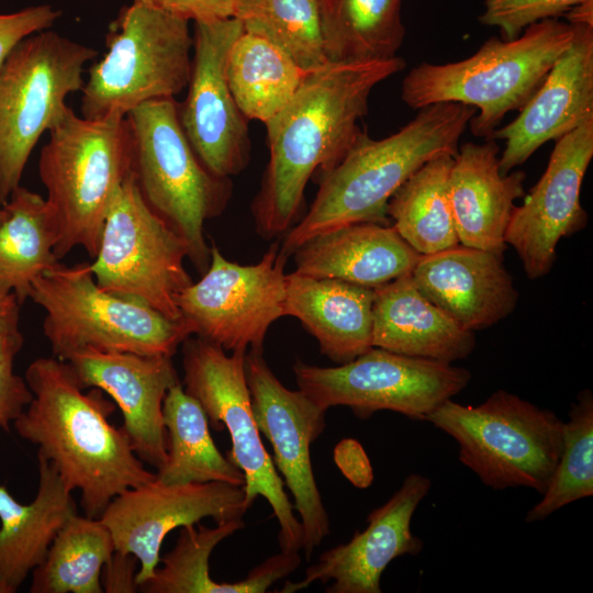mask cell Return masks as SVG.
Instances as JSON below:
<instances>
[{"mask_svg": "<svg viewBox=\"0 0 593 593\" xmlns=\"http://www.w3.org/2000/svg\"><path fill=\"white\" fill-rule=\"evenodd\" d=\"M405 67L399 56L327 63L309 71L291 101L265 123L269 161L251 203L258 235L283 237L300 220L315 171L336 166L361 132L372 89Z\"/></svg>", "mask_w": 593, "mask_h": 593, "instance_id": "obj_1", "label": "cell"}, {"mask_svg": "<svg viewBox=\"0 0 593 593\" xmlns=\"http://www.w3.org/2000/svg\"><path fill=\"white\" fill-rule=\"evenodd\" d=\"M33 399L13 423L18 435L37 446L71 492H80L88 517L99 518L124 491L152 482L122 427L108 421L114 405L99 392L85 393L70 365L38 357L25 371Z\"/></svg>", "mask_w": 593, "mask_h": 593, "instance_id": "obj_2", "label": "cell"}, {"mask_svg": "<svg viewBox=\"0 0 593 593\" xmlns=\"http://www.w3.org/2000/svg\"><path fill=\"white\" fill-rule=\"evenodd\" d=\"M475 109L457 102L424 107L396 133L373 139L360 132L339 163L320 174L310 209L282 237L289 258L311 237L356 223L391 225L392 194L424 164L441 154L456 155Z\"/></svg>", "mask_w": 593, "mask_h": 593, "instance_id": "obj_3", "label": "cell"}, {"mask_svg": "<svg viewBox=\"0 0 593 593\" xmlns=\"http://www.w3.org/2000/svg\"><path fill=\"white\" fill-rule=\"evenodd\" d=\"M573 35L572 24L545 19L513 40L488 38L466 59L422 63L404 77L402 100L415 110L440 102L470 105L477 111L472 134L488 139L508 112L532 98Z\"/></svg>", "mask_w": 593, "mask_h": 593, "instance_id": "obj_4", "label": "cell"}, {"mask_svg": "<svg viewBox=\"0 0 593 593\" xmlns=\"http://www.w3.org/2000/svg\"><path fill=\"white\" fill-rule=\"evenodd\" d=\"M133 163L127 118L90 120L70 109L49 131L38 175L57 230L58 260L78 246L96 257L107 214Z\"/></svg>", "mask_w": 593, "mask_h": 593, "instance_id": "obj_5", "label": "cell"}, {"mask_svg": "<svg viewBox=\"0 0 593 593\" xmlns=\"http://www.w3.org/2000/svg\"><path fill=\"white\" fill-rule=\"evenodd\" d=\"M189 22L138 2L123 7L109 24L105 54L89 68L81 90V116L124 119L145 102L182 92L192 63Z\"/></svg>", "mask_w": 593, "mask_h": 593, "instance_id": "obj_6", "label": "cell"}, {"mask_svg": "<svg viewBox=\"0 0 593 593\" xmlns=\"http://www.w3.org/2000/svg\"><path fill=\"white\" fill-rule=\"evenodd\" d=\"M126 118L139 191L186 242L188 258L203 275L211 261L204 223L225 211L232 195L231 178L212 174L200 160L181 126L175 98L145 102Z\"/></svg>", "mask_w": 593, "mask_h": 593, "instance_id": "obj_7", "label": "cell"}, {"mask_svg": "<svg viewBox=\"0 0 593 593\" xmlns=\"http://www.w3.org/2000/svg\"><path fill=\"white\" fill-rule=\"evenodd\" d=\"M30 298L44 312L43 333L55 357L87 349L172 357L194 335L192 324L101 289L89 264L59 261L32 284Z\"/></svg>", "mask_w": 593, "mask_h": 593, "instance_id": "obj_8", "label": "cell"}, {"mask_svg": "<svg viewBox=\"0 0 593 593\" xmlns=\"http://www.w3.org/2000/svg\"><path fill=\"white\" fill-rule=\"evenodd\" d=\"M459 446V460L493 489L542 494L562 448V421L516 394L497 390L479 405L444 401L426 418Z\"/></svg>", "mask_w": 593, "mask_h": 593, "instance_id": "obj_9", "label": "cell"}, {"mask_svg": "<svg viewBox=\"0 0 593 593\" xmlns=\"http://www.w3.org/2000/svg\"><path fill=\"white\" fill-rule=\"evenodd\" d=\"M98 52L49 29L22 40L0 67V205L21 184L41 136L71 109L87 63Z\"/></svg>", "mask_w": 593, "mask_h": 593, "instance_id": "obj_10", "label": "cell"}, {"mask_svg": "<svg viewBox=\"0 0 593 593\" xmlns=\"http://www.w3.org/2000/svg\"><path fill=\"white\" fill-rule=\"evenodd\" d=\"M221 346L199 336L182 343L184 391L203 407L216 430L230 433L227 458L245 477V500L250 508L258 496L271 506L279 524L280 551L302 549L303 529L284 492V483L266 450L256 424L245 372L246 350L226 354Z\"/></svg>", "mask_w": 593, "mask_h": 593, "instance_id": "obj_11", "label": "cell"}, {"mask_svg": "<svg viewBox=\"0 0 593 593\" xmlns=\"http://www.w3.org/2000/svg\"><path fill=\"white\" fill-rule=\"evenodd\" d=\"M186 258V242L149 208L132 171L111 204L98 254L89 264L97 284L180 321L177 298L193 282Z\"/></svg>", "mask_w": 593, "mask_h": 593, "instance_id": "obj_12", "label": "cell"}, {"mask_svg": "<svg viewBox=\"0 0 593 593\" xmlns=\"http://www.w3.org/2000/svg\"><path fill=\"white\" fill-rule=\"evenodd\" d=\"M292 369L299 390L316 404L325 410L347 406L363 419L387 410L425 421L471 380L470 371L465 368L379 347H371L337 367H318L298 360Z\"/></svg>", "mask_w": 593, "mask_h": 593, "instance_id": "obj_13", "label": "cell"}, {"mask_svg": "<svg viewBox=\"0 0 593 593\" xmlns=\"http://www.w3.org/2000/svg\"><path fill=\"white\" fill-rule=\"evenodd\" d=\"M287 259L275 242L257 264L239 265L213 243L209 268L177 298L181 316L225 351L264 349L270 325L286 315Z\"/></svg>", "mask_w": 593, "mask_h": 593, "instance_id": "obj_14", "label": "cell"}, {"mask_svg": "<svg viewBox=\"0 0 593 593\" xmlns=\"http://www.w3.org/2000/svg\"><path fill=\"white\" fill-rule=\"evenodd\" d=\"M245 372L253 414L273 450V463L294 499L307 560L331 533L328 514L317 488L311 444L325 429L326 411L301 390L287 389L269 368L264 349H250Z\"/></svg>", "mask_w": 593, "mask_h": 593, "instance_id": "obj_15", "label": "cell"}, {"mask_svg": "<svg viewBox=\"0 0 593 593\" xmlns=\"http://www.w3.org/2000/svg\"><path fill=\"white\" fill-rule=\"evenodd\" d=\"M243 32L235 18L195 21L188 93L178 103L184 134L203 165L224 178L249 163L248 119L237 107L226 79L231 46Z\"/></svg>", "mask_w": 593, "mask_h": 593, "instance_id": "obj_16", "label": "cell"}, {"mask_svg": "<svg viewBox=\"0 0 593 593\" xmlns=\"http://www.w3.org/2000/svg\"><path fill=\"white\" fill-rule=\"evenodd\" d=\"M249 510L243 486L224 482L165 484L156 479L115 496L99 517L115 551L134 555L137 585L160 561V547L174 529L211 517L216 524L243 518Z\"/></svg>", "mask_w": 593, "mask_h": 593, "instance_id": "obj_17", "label": "cell"}, {"mask_svg": "<svg viewBox=\"0 0 593 593\" xmlns=\"http://www.w3.org/2000/svg\"><path fill=\"white\" fill-rule=\"evenodd\" d=\"M593 157V119L556 141L538 182L515 206L505 233L528 279L551 270L561 238L582 231L589 222L580 198Z\"/></svg>", "mask_w": 593, "mask_h": 593, "instance_id": "obj_18", "label": "cell"}, {"mask_svg": "<svg viewBox=\"0 0 593 593\" xmlns=\"http://www.w3.org/2000/svg\"><path fill=\"white\" fill-rule=\"evenodd\" d=\"M430 480L410 473L400 489L367 516V527L353 538L324 551L299 582L287 581L281 593L306 589L314 582L333 584L327 593H380L383 571L395 558L416 556L423 541L411 530L413 514L428 494Z\"/></svg>", "mask_w": 593, "mask_h": 593, "instance_id": "obj_19", "label": "cell"}, {"mask_svg": "<svg viewBox=\"0 0 593 593\" xmlns=\"http://www.w3.org/2000/svg\"><path fill=\"white\" fill-rule=\"evenodd\" d=\"M65 361L82 389L96 388L113 399L134 452L159 469L167 457L163 403L168 390L180 382L172 357L87 349Z\"/></svg>", "mask_w": 593, "mask_h": 593, "instance_id": "obj_20", "label": "cell"}, {"mask_svg": "<svg viewBox=\"0 0 593 593\" xmlns=\"http://www.w3.org/2000/svg\"><path fill=\"white\" fill-rule=\"evenodd\" d=\"M572 43L508 124L488 139H503L502 175L523 165L540 146L593 119V26L572 24Z\"/></svg>", "mask_w": 593, "mask_h": 593, "instance_id": "obj_21", "label": "cell"}, {"mask_svg": "<svg viewBox=\"0 0 593 593\" xmlns=\"http://www.w3.org/2000/svg\"><path fill=\"white\" fill-rule=\"evenodd\" d=\"M411 276L432 303L471 332L507 317L519 299L503 255L461 244L421 255Z\"/></svg>", "mask_w": 593, "mask_h": 593, "instance_id": "obj_22", "label": "cell"}, {"mask_svg": "<svg viewBox=\"0 0 593 593\" xmlns=\"http://www.w3.org/2000/svg\"><path fill=\"white\" fill-rule=\"evenodd\" d=\"M494 139L462 144L454 156L447 193L459 243L503 255L515 200L525 195L526 174L502 175Z\"/></svg>", "mask_w": 593, "mask_h": 593, "instance_id": "obj_23", "label": "cell"}, {"mask_svg": "<svg viewBox=\"0 0 593 593\" xmlns=\"http://www.w3.org/2000/svg\"><path fill=\"white\" fill-rule=\"evenodd\" d=\"M293 272L377 288L409 275L421 254L392 225L356 223L317 234L293 251Z\"/></svg>", "mask_w": 593, "mask_h": 593, "instance_id": "obj_24", "label": "cell"}, {"mask_svg": "<svg viewBox=\"0 0 593 593\" xmlns=\"http://www.w3.org/2000/svg\"><path fill=\"white\" fill-rule=\"evenodd\" d=\"M373 290V347L449 363L474 350V332L463 328L432 303L417 289L411 273Z\"/></svg>", "mask_w": 593, "mask_h": 593, "instance_id": "obj_25", "label": "cell"}, {"mask_svg": "<svg viewBox=\"0 0 593 593\" xmlns=\"http://www.w3.org/2000/svg\"><path fill=\"white\" fill-rule=\"evenodd\" d=\"M372 288L338 279L286 276V315L298 318L338 365L372 346Z\"/></svg>", "mask_w": 593, "mask_h": 593, "instance_id": "obj_26", "label": "cell"}, {"mask_svg": "<svg viewBox=\"0 0 593 593\" xmlns=\"http://www.w3.org/2000/svg\"><path fill=\"white\" fill-rule=\"evenodd\" d=\"M38 486L22 504L0 484V593H15L40 566L65 523L77 514L71 491L55 468L37 456Z\"/></svg>", "mask_w": 593, "mask_h": 593, "instance_id": "obj_27", "label": "cell"}, {"mask_svg": "<svg viewBox=\"0 0 593 593\" xmlns=\"http://www.w3.org/2000/svg\"><path fill=\"white\" fill-rule=\"evenodd\" d=\"M245 527L243 518L206 527L201 523L180 527L175 547L160 561L154 574L137 585L144 593H265L301 563L296 551H280L249 571L235 583H217L210 577L213 549Z\"/></svg>", "mask_w": 593, "mask_h": 593, "instance_id": "obj_28", "label": "cell"}, {"mask_svg": "<svg viewBox=\"0 0 593 593\" xmlns=\"http://www.w3.org/2000/svg\"><path fill=\"white\" fill-rule=\"evenodd\" d=\"M163 418L167 457L155 472L157 481L165 484L217 481L244 485L242 470L214 444L203 407L180 382L172 385L165 396Z\"/></svg>", "mask_w": 593, "mask_h": 593, "instance_id": "obj_29", "label": "cell"}, {"mask_svg": "<svg viewBox=\"0 0 593 593\" xmlns=\"http://www.w3.org/2000/svg\"><path fill=\"white\" fill-rule=\"evenodd\" d=\"M1 206L0 291L14 293L22 304L33 282L59 261L54 253L57 230L46 200L25 187Z\"/></svg>", "mask_w": 593, "mask_h": 593, "instance_id": "obj_30", "label": "cell"}, {"mask_svg": "<svg viewBox=\"0 0 593 593\" xmlns=\"http://www.w3.org/2000/svg\"><path fill=\"white\" fill-rule=\"evenodd\" d=\"M307 72L286 52L245 31L231 46L226 61L237 107L248 120L264 123L286 108Z\"/></svg>", "mask_w": 593, "mask_h": 593, "instance_id": "obj_31", "label": "cell"}, {"mask_svg": "<svg viewBox=\"0 0 593 593\" xmlns=\"http://www.w3.org/2000/svg\"><path fill=\"white\" fill-rule=\"evenodd\" d=\"M403 0H320L328 63H362L396 56L405 27Z\"/></svg>", "mask_w": 593, "mask_h": 593, "instance_id": "obj_32", "label": "cell"}, {"mask_svg": "<svg viewBox=\"0 0 593 593\" xmlns=\"http://www.w3.org/2000/svg\"><path fill=\"white\" fill-rule=\"evenodd\" d=\"M454 156L441 154L417 169L390 198L387 214L418 254L459 245L447 184Z\"/></svg>", "mask_w": 593, "mask_h": 593, "instance_id": "obj_33", "label": "cell"}, {"mask_svg": "<svg viewBox=\"0 0 593 593\" xmlns=\"http://www.w3.org/2000/svg\"><path fill=\"white\" fill-rule=\"evenodd\" d=\"M115 551L100 518L75 514L54 538L44 561L32 571L30 593H102L101 575Z\"/></svg>", "mask_w": 593, "mask_h": 593, "instance_id": "obj_34", "label": "cell"}, {"mask_svg": "<svg viewBox=\"0 0 593 593\" xmlns=\"http://www.w3.org/2000/svg\"><path fill=\"white\" fill-rule=\"evenodd\" d=\"M232 16L243 31L272 43L306 71L328 63L320 0H234Z\"/></svg>", "mask_w": 593, "mask_h": 593, "instance_id": "obj_35", "label": "cell"}, {"mask_svg": "<svg viewBox=\"0 0 593 593\" xmlns=\"http://www.w3.org/2000/svg\"><path fill=\"white\" fill-rule=\"evenodd\" d=\"M593 494V394L582 390L562 423V448L542 499L526 514L527 523Z\"/></svg>", "mask_w": 593, "mask_h": 593, "instance_id": "obj_36", "label": "cell"}, {"mask_svg": "<svg viewBox=\"0 0 593 593\" xmlns=\"http://www.w3.org/2000/svg\"><path fill=\"white\" fill-rule=\"evenodd\" d=\"M582 0H484L480 23L497 27L503 40H513L529 25L564 15Z\"/></svg>", "mask_w": 593, "mask_h": 593, "instance_id": "obj_37", "label": "cell"}, {"mask_svg": "<svg viewBox=\"0 0 593 593\" xmlns=\"http://www.w3.org/2000/svg\"><path fill=\"white\" fill-rule=\"evenodd\" d=\"M22 346L21 333L0 336V428L5 432L33 399L25 378L14 372V359Z\"/></svg>", "mask_w": 593, "mask_h": 593, "instance_id": "obj_38", "label": "cell"}, {"mask_svg": "<svg viewBox=\"0 0 593 593\" xmlns=\"http://www.w3.org/2000/svg\"><path fill=\"white\" fill-rule=\"evenodd\" d=\"M61 12L51 4L26 7L0 13V67L12 49L25 37L51 29Z\"/></svg>", "mask_w": 593, "mask_h": 593, "instance_id": "obj_39", "label": "cell"}, {"mask_svg": "<svg viewBox=\"0 0 593 593\" xmlns=\"http://www.w3.org/2000/svg\"><path fill=\"white\" fill-rule=\"evenodd\" d=\"M159 8L189 21H212L231 18L234 0H133Z\"/></svg>", "mask_w": 593, "mask_h": 593, "instance_id": "obj_40", "label": "cell"}, {"mask_svg": "<svg viewBox=\"0 0 593 593\" xmlns=\"http://www.w3.org/2000/svg\"><path fill=\"white\" fill-rule=\"evenodd\" d=\"M137 563L138 560L134 555L114 551L102 570L101 582L103 591L108 593L136 592Z\"/></svg>", "mask_w": 593, "mask_h": 593, "instance_id": "obj_41", "label": "cell"}, {"mask_svg": "<svg viewBox=\"0 0 593 593\" xmlns=\"http://www.w3.org/2000/svg\"><path fill=\"white\" fill-rule=\"evenodd\" d=\"M20 303L14 293L0 291V336L16 335Z\"/></svg>", "mask_w": 593, "mask_h": 593, "instance_id": "obj_42", "label": "cell"}, {"mask_svg": "<svg viewBox=\"0 0 593 593\" xmlns=\"http://www.w3.org/2000/svg\"><path fill=\"white\" fill-rule=\"evenodd\" d=\"M564 15L570 24H588L593 26V1L582 0Z\"/></svg>", "mask_w": 593, "mask_h": 593, "instance_id": "obj_43", "label": "cell"}, {"mask_svg": "<svg viewBox=\"0 0 593 593\" xmlns=\"http://www.w3.org/2000/svg\"><path fill=\"white\" fill-rule=\"evenodd\" d=\"M3 216H4V209L1 206V208H0V223H1L2 220H3Z\"/></svg>", "mask_w": 593, "mask_h": 593, "instance_id": "obj_44", "label": "cell"}]
</instances>
